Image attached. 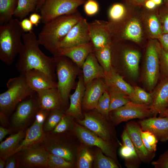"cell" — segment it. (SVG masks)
Here are the masks:
<instances>
[{"label":"cell","instance_id":"6da1fadb","mask_svg":"<svg viewBox=\"0 0 168 168\" xmlns=\"http://www.w3.org/2000/svg\"><path fill=\"white\" fill-rule=\"evenodd\" d=\"M22 40L23 45L16 65L20 74L36 69L43 72L54 80L55 57L47 56L41 51L38 38L32 31L23 34Z\"/></svg>","mask_w":168,"mask_h":168},{"label":"cell","instance_id":"7a4b0ae2","mask_svg":"<svg viewBox=\"0 0 168 168\" xmlns=\"http://www.w3.org/2000/svg\"><path fill=\"white\" fill-rule=\"evenodd\" d=\"M83 17L78 11L59 16L44 24L37 37L40 45L56 55L61 42Z\"/></svg>","mask_w":168,"mask_h":168},{"label":"cell","instance_id":"3957f363","mask_svg":"<svg viewBox=\"0 0 168 168\" xmlns=\"http://www.w3.org/2000/svg\"><path fill=\"white\" fill-rule=\"evenodd\" d=\"M23 31L16 18L0 26V59L7 65L12 64L22 47Z\"/></svg>","mask_w":168,"mask_h":168},{"label":"cell","instance_id":"277c9868","mask_svg":"<svg viewBox=\"0 0 168 168\" xmlns=\"http://www.w3.org/2000/svg\"><path fill=\"white\" fill-rule=\"evenodd\" d=\"M6 84L7 90L0 94V112L7 115L19 103L36 92L28 85L23 74L10 79Z\"/></svg>","mask_w":168,"mask_h":168},{"label":"cell","instance_id":"5b68a950","mask_svg":"<svg viewBox=\"0 0 168 168\" xmlns=\"http://www.w3.org/2000/svg\"><path fill=\"white\" fill-rule=\"evenodd\" d=\"M58 78L57 88L63 103L67 102L77 74L76 68L72 61L63 56H54Z\"/></svg>","mask_w":168,"mask_h":168},{"label":"cell","instance_id":"8992f818","mask_svg":"<svg viewBox=\"0 0 168 168\" xmlns=\"http://www.w3.org/2000/svg\"><path fill=\"white\" fill-rule=\"evenodd\" d=\"M87 0H45L40 9L41 21L44 24L60 16L77 11Z\"/></svg>","mask_w":168,"mask_h":168},{"label":"cell","instance_id":"52a82bcc","mask_svg":"<svg viewBox=\"0 0 168 168\" xmlns=\"http://www.w3.org/2000/svg\"><path fill=\"white\" fill-rule=\"evenodd\" d=\"M159 44L151 42L147 49L143 71V79L147 88L152 91L160 75Z\"/></svg>","mask_w":168,"mask_h":168},{"label":"cell","instance_id":"ba28073f","mask_svg":"<svg viewBox=\"0 0 168 168\" xmlns=\"http://www.w3.org/2000/svg\"><path fill=\"white\" fill-rule=\"evenodd\" d=\"M49 153L41 143L21 150L14 154L18 167L47 168Z\"/></svg>","mask_w":168,"mask_h":168},{"label":"cell","instance_id":"9c48e42d","mask_svg":"<svg viewBox=\"0 0 168 168\" xmlns=\"http://www.w3.org/2000/svg\"><path fill=\"white\" fill-rule=\"evenodd\" d=\"M110 112L112 122L116 125L135 119H142L153 116L150 106L131 101Z\"/></svg>","mask_w":168,"mask_h":168},{"label":"cell","instance_id":"30bf717a","mask_svg":"<svg viewBox=\"0 0 168 168\" xmlns=\"http://www.w3.org/2000/svg\"><path fill=\"white\" fill-rule=\"evenodd\" d=\"M36 92L23 100L16 106L12 117V125L15 129H21L35 115L39 108Z\"/></svg>","mask_w":168,"mask_h":168},{"label":"cell","instance_id":"8fae6325","mask_svg":"<svg viewBox=\"0 0 168 168\" xmlns=\"http://www.w3.org/2000/svg\"><path fill=\"white\" fill-rule=\"evenodd\" d=\"M90 42L88 23L83 17L72 27L61 42L59 49L71 48Z\"/></svg>","mask_w":168,"mask_h":168},{"label":"cell","instance_id":"7c38bea8","mask_svg":"<svg viewBox=\"0 0 168 168\" xmlns=\"http://www.w3.org/2000/svg\"><path fill=\"white\" fill-rule=\"evenodd\" d=\"M88 24L91 42L94 51L111 44V35L108 22L96 20L88 23Z\"/></svg>","mask_w":168,"mask_h":168},{"label":"cell","instance_id":"4fadbf2b","mask_svg":"<svg viewBox=\"0 0 168 168\" xmlns=\"http://www.w3.org/2000/svg\"><path fill=\"white\" fill-rule=\"evenodd\" d=\"M108 88L105 79H95L85 85L82 105L87 110L96 108L98 102Z\"/></svg>","mask_w":168,"mask_h":168},{"label":"cell","instance_id":"5bb4252c","mask_svg":"<svg viewBox=\"0 0 168 168\" xmlns=\"http://www.w3.org/2000/svg\"><path fill=\"white\" fill-rule=\"evenodd\" d=\"M98 114L94 113L85 114L82 120H78V122L82 125L100 137L108 141L111 137V131L106 121Z\"/></svg>","mask_w":168,"mask_h":168},{"label":"cell","instance_id":"9a60e30c","mask_svg":"<svg viewBox=\"0 0 168 168\" xmlns=\"http://www.w3.org/2000/svg\"><path fill=\"white\" fill-rule=\"evenodd\" d=\"M152 90L150 108L153 116H156L168 108V77L162 78Z\"/></svg>","mask_w":168,"mask_h":168},{"label":"cell","instance_id":"2e32d148","mask_svg":"<svg viewBox=\"0 0 168 168\" xmlns=\"http://www.w3.org/2000/svg\"><path fill=\"white\" fill-rule=\"evenodd\" d=\"M138 123L142 130L151 132L158 140L162 142L168 141V118L152 116L142 119Z\"/></svg>","mask_w":168,"mask_h":168},{"label":"cell","instance_id":"e0dca14e","mask_svg":"<svg viewBox=\"0 0 168 168\" xmlns=\"http://www.w3.org/2000/svg\"><path fill=\"white\" fill-rule=\"evenodd\" d=\"M75 129L77 135L84 143L96 146L108 156L113 159L115 158L113 149L108 141L80 125H76Z\"/></svg>","mask_w":168,"mask_h":168},{"label":"cell","instance_id":"ac0fdd59","mask_svg":"<svg viewBox=\"0 0 168 168\" xmlns=\"http://www.w3.org/2000/svg\"><path fill=\"white\" fill-rule=\"evenodd\" d=\"M126 129L131 140L140 160L143 162L149 161L152 159V153L146 148L141 136V128L138 123L134 122L128 123Z\"/></svg>","mask_w":168,"mask_h":168},{"label":"cell","instance_id":"d6986e66","mask_svg":"<svg viewBox=\"0 0 168 168\" xmlns=\"http://www.w3.org/2000/svg\"><path fill=\"white\" fill-rule=\"evenodd\" d=\"M23 74L28 85L36 92L57 87V83L45 73L40 70L32 69Z\"/></svg>","mask_w":168,"mask_h":168},{"label":"cell","instance_id":"ffe728a7","mask_svg":"<svg viewBox=\"0 0 168 168\" xmlns=\"http://www.w3.org/2000/svg\"><path fill=\"white\" fill-rule=\"evenodd\" d=\"M43 125V124L35 119L31 126L27 130L24 139L9 156L26 148L41 143L46 134L44 131Z\"/></svg>","mask_w":168,"mask_h":168},{"label":"cell","instance_id":"44dd1931","mask_svg":"<svg viewBox=\"0 0 168 168\" xmlns=\"http://www.w3.org/2000/svg\"><path fill=\"white\" fill-rule=\"evenodd\" d=\"M94 50L93 44L90 42L71 48L59 49L55 56L66 57L78 67H82L88 56L91 53L93 52Z\"/></svg>","mask_w":168,"mask_h":168},{"label":"cell","instance_id":"7402d4cb","mask_svg":"<svg viewBox=\"0 0 168 168\" xmlns=\"http://www.w3.org/2000/svg\"><path fill=\"white\" fill-rule=\"evenodd\" d=\"M40 108L50 111L61 109L63 102L57 87L36 92Z\"/></svg>","mask_w":168,"mask_h":168},{"label":"cell","instance_id":"603a6c76","mask_svg":"<svg viewBox=\"0 0 168 168\" xmlns=\"http://www.w3.org/2000/svg\"><path fill=\"white\" fill-rule=\"evenodd\" d=\"M82 68L85 85L95 79L105 77V71L98 61L93 52L88 56Z\"/></svg>","mask_w":168,"mask_h":168},{"label":"cell","instance_id":"cb8c5ba5","mask_svg":"<svg viewBox=\"0 0 168 168\" xmlns=\"http://www.w3.org/2000/svg\"><path fill=\"white\" fill-rule=\"evenodd\" d=\"M85 89L83 76H80L74 92L69 95L70 104L65 112L70 116L79 117L82 114L81 105Z\"/></svg>","mask_w":168,"mask_h":168},{"label":"cell","instance_id":"d4e9b609","mask_svg":"<svg viewBox=\"0 0 168 168\" xmlns=\"http://www.w3.org/2000/svg\"><path fill=\"white\" fill-rule=\"evenodd\" d=\"M110 29L111 35L118 36L122 39L132 40L138 42L141 40L142 30L140 24L136 19L128 22L124 27L120 29Z\"/></svg>","mask_w":168,"mask_h":168},{"label":"cell","instance_id":"484cf974","mask_svg":"<svg viewBox=\"0 0 168 168\" xmlns=\"http://www.w3.org/2000/svg\"><path fill=\"white\" fill-rule=\"evenodd\" d=\"M104 79L108 87L122 93L128 98L133 94V87L127 82L112 67L109 72L105 73Z\"/></svg>","mask_w":168,"mask_h":168},{"label":"cell","instance_id":"4316f807","mask_svg":"<svg viewBox=\"0 0 168 168\" xmlns=\"http://www.w3.org/2000/svg\"><path fill=\"white\" fill-rule=\"evenodd\" d=\"M27 130L24 128L17 133L11 134L0 144V156L5 160L18 147L25 137Z\"/></svg>","mask_w":168,"mask_h":168},{"label":"cell","instance_id":"83f0119b","mask_svg":"<svg viewBox=\"0 0 168 168\" xmlns=\"http://www.w3.org/2000/svg\"><path fill=\"white\" fill-rule=\"evenodd\" d=\"M124 64L127 72L133 78H136L139 74V53L136 50L125 49L121 52Z\"/></svg>","mask_w":168,"mask_h":168},{"label":"cell","instance_id":"f1b7e54d","mask_svg":"<svg viewBox=\"0 0 168 168\" xmlns=\"http://www.w3.org/2000/svg\"><path fill=\"white\" fill-rule=\"evenodd\" d=\"M17 1L18 0H0V26L12 18Z\"/></svg>","mask_w":168,"mask_h":168},{"label":"cell","instance_id":"f546056e","mask_svg":"<svg viewBox=\"0 0 168 168\" xmlns=\"http://www.w3.org/2000/svg\"><path fill=\"white\" fill-rule=\"evenodd\" d=\"M99 64L103 68L105 73L110 71L112 67L110 44L93 52Z\"/></svg>","mask_w":168,"mask_h":168},{"label":"cell","instance_id":"4dcf8cb0","mask_svg":"<svg viewBox=\"0 0 168 168\" xmlns=\"http://www.w3.org/2000/svg\"><path fill=\"white\" fill-rule=\"evenodd\" d=\"M37 2L38 0H18L13 16L22 20L36 9Z\"/></svg>","mask_w":168,"mask_h":168},{"label":"cell","instance_id":"1f68e13d","mask_svg":"<svg viewBox=\"0 0 168 168\" xmlns=\"http://www.w3.org/2000/svg\"><path fill=\"white\" fill-rule=\"evenodd\" d=\"M107 91L110 99V112L130 101L128 96L112 88L108 87Z\"/></svg>","mask_w":168,"mask_h":168},{"label":"cell","instance_id":"d6a6232c","mask_svg":"<svg viewBox=\"0 0 168 168\" xmlns=\"http://www.w3.org/2000/svg\"><path fill=\"white\" fill-rule=\"evenodd\" d=\"M65 114V113L61 109L49 111L43 125L44 132L47 133L52 132Z\"/></svg>","mask_w":168,"mask_h":168},{"label":"cell","instance_id":"836d02e7","mask_svg":"<svg viewBox=\"0 0 168 168\" xmlns=\"http://www.w3.org/2000/svg\"><path fill=\"white\" fill-rule=\"evenodd\" d=\"M133 88V93L128 98L130 101L136 104L150 106L152 102L151 93L147 92L138 86H135Z\"/></svg>","mask_w":168,"mask_h":168},{"label":"cell","instance_id":"e575fe53","mask_svg":"<svg viewBox=\"0 0 168 168\" xmlns=\"http://www.w3.org/2000/svg\"><path fill=\"white\" fill-rule=\"evenodd\" d=\"M141 133L143 142L146 148L150 153L155 152L157 150L158 141L156 136L151 132L142 130L141 129Z\"/></svg>","mask_w":168,"mask_h":168},{"label":"cell","instance_id":"d590c367","mask_svg":"<svg viewBox=\"0 0 168 168\" xmlns=\"http://www.w3.org/2000/svg\"><path fill=\"white\" fill-rule=\"evenodd\" d=\"M95 163L99 168H118L119 166L113 158L104 155L101 150H99L96 156Z\"/></svg>","mask_w":168,"mask_h":168},{"label":"cell","instance_id":"8d00e7d4","mask_svg":"<svg viewBox=\"0 0 168 168\" xmlns=\"http://www.w3.org/2000/svg\"><path fill=\"white\" fill-rule=\"evenodd\" d=\"M126 12L125 6L122 3H116L110 8L108 12L110 22H116L123 20Z\"/></svg>","mask_w":168,"mask_h":168},{"label":"cell","instance_id":"74e56055","mask_svg":"<svg viewBox=\"0 0 168 168\" xmlns=\"http://www.w3.org/2000/svg\"><path fill=\"white\" fill-rule=\"evenodd\" d=\"M110 97L107 90L100 98L95 109L99 113L107 117L110 113Z\"/></svg>","mask_w":168,"mask_h":168},{"label":"cell","instance_id":"f35d334b","mask_svg":"<svg viewBox=\"0 0 168 168\" xmlns=\"http://www.w3.org/2000/svg\"><path fill=\"white\" fill-rule=\"evenodd\" d=\"M72 166L70 161L60 156L49 153L48 168H69Z\"/></svg>","mask_w":168,"mask_h":168},{"label":"cell","instance_id":"ab89813d","mask_svg":"<svg viewBox=\"0 0 168 168\" xmlns=\"http://www.w3.org/2000/svg\"><path fill=\"white\" fill-rule=\"evenodd\" d=\"M159 54L160 73L162 78L168 77V52L164 50L159 45Z\"/></svg>","mask_w":168,"mask_h":168},{"label":"cell","instance_id":"60d3db41","mask_svg":"<svg viewBox=\"0 0 168 168\" xmlns=\"http://www.w3.org/2000/svg\"><path fill=\"white\" fill-rule=\"evenodd\" d=\"M92 157L86 148H83L79 154L77 166L79 168H90L91 167Z\"/></svg>","mask_w":168,"mask_h":168},{"label":"cell","instance_id":"b9f144b4","mask_svg":"<svg viewBox=\"0 0 168 168\" xmlns=\"http://www.w3.org/2000/svg\"><path fill=\"white\" fill-rule=\"evenodd\" d=\"M149 30L153 36L158 38L161 35L162 31L159 21L155 15L150 16L147 20Z\"/></svg>","mask_w":168,"mask_h":168},{"label":"cell","instance_id":"7bdbcfd3","mask_svg":"<svg viewBox=\"0 0 168 168\" xmlns=\"http://www.w3.org/2000/svg\"><path fill=\"white\" fill-rule=\"evenodd\" d=\"M70 116L65 114L54 129L51 132L53 133H60L67 130L70 124Z\"/></svg>","mask_w":168,"mask_h":168},{"label":"cell","instance_id":"ee69618b","mask_svg":"<svg viewBox=\"0 0 168 168\" xmlns=\"http://www.w3.org/2000/svg\"><path fill=\"white\" fill-rule=\"evenodd\" d=\"M84 8L85 13L89 16L96 14L99 9L98 3L95 0H87L84 4Z\"/></svg>","mask_w":168,"mask_h":168},{"label":"cell","instance_id":"f6af8a7d","mask_svg":"<svg viewBox=\"0 0 168 168\" xmlns=\"http://www.w3.org/2000/svg\"><path fill=\"white\" fill-rule=\"evenodd\" d=\"M152 164L155 168H168V149Z\"/></svg>","mask_w":168,"mask_h":168},{"label":"cell","instance_id":"bcb514c9","mask_svg":"<svg viewBox=\"0 0 168 168\" xmlns=\"http://www.w3.org/2000/svg\"><path fill=\"white\" fill-rule=\"evenodd\" d=\"M121 138L124 145L129 148L132 150L136 157L139 158L134 146L125 128L122 133Z\"/></svg>","mask_w":168,"mask_h":168},{"label":"cell","instance_id":"7dc6e473","mask_svg":"<svg viewBox=\"0 0 168 168\" xmlns=\"http://www.w3.org/2000/svg\"><path fill=\"white\" fill-rule=\"evenodd\" d=\"M119 153L122 157L127 161L134 159H139L135 157L131 149L124 145L121 147Z\"/></svg>","mask_w":168,"mask_h":168},{"label":"cell","instance_id":"c3c4849f","mask_svg":"<svg viewBox=\"0 0 168 168\" xmlns=\"http://www.w3.org/2000/svg\"><path fill=\"white\" fill-rule=\"evenodd\" d=\"M18 167L17 161L14 154L12 155L7 158L6 160L5 168H15Z\"/></svg>","mask_w":168,"mask_h":168},{"label":"cell","instance_id":"681fc988","mask_svg":"<svg viewBox=\"0 0 168 168\" xmlns=\"http://www.w3.org/2000/svg\"><path fill=\"white\" fill-rule=\"evenodd\" d=\"M21 27L24 31L29 32L32 31L33 25L29 19L24 18L20 21Z\"/></svg>","mask_w":168,"mask_h":168},{"label":"cell","instance_id":"f907efd6","mask_svg":"<svg viewBox=\"0 0 168 168\" xmlns=\"http://www.w3.org/2000/svg\"><path fill=\"white\" fill-rule=\"evenodd\" d=\"M158 39L163 49L168 52V33L162 34Z\"/></svg>","mask_w":168,"mask_h":168},{"label":"cell","instance_id":"816d5d0a","mask_svg":"<svg viewBox=\"0 0 168 168\" xmlns=\"http://www.w3.org/2000/svg\"><path fill=\"white\" fill-rule=\"evenodd\" d=\"M29 19L33 25L37 26L41 21V16L40 14L34 13L30 15Z\"/></svg>","mask_w":168,"mask_h":168},{"label":"cell","instance_id":"f5cc1de1","mask_svg":"<svg viewBox=\"0 0 168 168\" xmlns=\"http://www.w3.org/2000/svg\"><path fill=\"white\" fill-rule=\"evenodd\" d=\"M12 133L11 130L6 128L2 126L0 127V142H1L3 138L8 134Z\"/></svg>","mask_w":168,"mask_h":168},{"label":"cell","instance_id":"db71d44e","mask_svg":"<svg viewBox=\"0 0 168 168\" xmlns=\"http://www.w3.org/2000/svg\"><path fill=\"white\" fill-rule=\"evenodd\" d=\"M7 115L1 112H0V122L1 124L2 127L7 125L8 119Z\"/></svg>","mask_w":168,"mask_h":168},{"label":"cell","instance_id":"11a10c76","mask_svg":"<svg viewBox=\"0 0 168 168\" xmlns=\"http://www.w3.org/2000/svg\"><path fill=\"white\" fill-rule=\"evenodd\" d=\"M162 30L163 34L168 33V14L165 16L163 19Z\"/></svg>","mask_w":168,"mask_h":168},{"label":"cell","instance_id":"9f6ffc18","mask_svg":"<svg viewBox=\"0 0 168 168\" xmlns=\"http://www.w3.org/2000/svg\"><path fill=\"white\" fill-rule=\"evenodd\" d=\"M145 7L149 9L155 8L157 6L152 0H147L144 4Z\"/></svg>","mask_w":168,"mask_h":168},{"label":"cell","instance_id":"6f0895ef","mask_svg":"<svg viewBox=\"0 0 168 168\" xmlns=\"http://www.w3.org/2000/svg\"><path fill=\"white\" fill-rule=\"evenodd\" d=\"M45 0H38V2L36 6V10H40L43 5L44 3Z\"/></svg>","mask_w":168,"mask_h":168},{"label":"cell","instance_id":"680465c9","mask_svg":"<svg viewBox=\"0 0 168 168\" xmlns=\"http://www.w3.org/2000/svg\"><path fill=\"white\" fill-rule=\"evenodd\" d=\"M147 0H129L131 2L136 4H144Z\"/></svg>","mask_w":168,"mask_h":168},{"label":"cell","instance_id":"91938a15","mask_svg":"<svg viewBox=\"0 0 168 168\" xmlns=\"http://www.w3.org/2000/svg\"><path fill=\"white\" fill-rule=\"evenodd\" d=\"M160 117H165L168 118V108L162 113L160 114Z\"/></svg>","mask_w":168,"mask_h":168},{"label":"cell","instance_id":"94428289","mask_svg":"<svg viewBox=\"0 0 168 168\" xmlns=\"http://www.w3.org/2000/svg\"><path fill=\"white\" fill-rule=\"evenodd\" d=\"M5 160L2 158H0V168H5Z\"/></svg>","mask_w":168,"mask_h":168},{"label":"cell","instance_id":"6125c7cd","mask_svg":"<svg viewBox=\"0 0 168 168\" xmlns=\"http://www.w3.org/2000/svg\"><path fill=\"white\" fill-rule=\"evenodd\" d=\"M156 4V5L158 6L160 5L161 4L162 2V0H152Z\"/></svg>","mask_w":168,"mask_h":168},{"label":"cell","instance_id":"be15d7a7","mask_svg":"<svg viewBox=\"0 0 168 168\" xmlns=\"http://www.w3.org/2000/svg\"><path fill=\"white\" fill-rule=\"evenodd\" d=\"M165 4L167 7H168V0H165Z\"/></svg>","mask_w":168,"mask_h":168},{"label":"cell","instance_id":"e7e4bbea","mask_svg":"<svg viewBox=\"0 0 168 168\" xmlns=\"http://www.w3.org/2000/svg\"></svg>","mask_w":168,"mask_h":168}]
</instances>
